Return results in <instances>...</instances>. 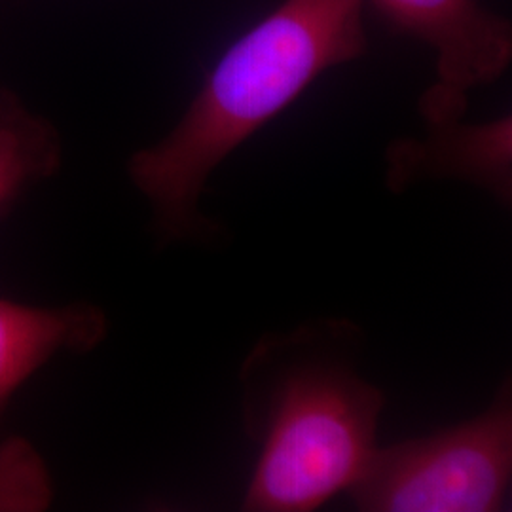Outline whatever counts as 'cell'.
I'll return each mask as SVG.
<instances>
[{
	"mask_svg": "<svg viewBox=\"0 0 512 512\" xmlns=\"http://www.w3.org/2000/svg\"><path fill=\"white\" fill-rule=\"evenodd\" d=\"M363 12L365 0H283L228 46L177 126L129 158L162 243L217 239L200 211L209 177L321 74L366 54Z\"/></svg>",
	"mask_w": 512,
	"mask_h": 512,
	"instance_id": "obj_1",
	"label": "cell"
},
{
	"mask_svg": "<svg viewBox=\"0 0 512 512\" xmlns=\"http://www.w3.org/2000/svg\"><path fill=\"white\" fill-rule=\"evenodd\" d=\"M363 330L321 319L266 334L245 357L243 425L258 459L243 511L311 512L363 475L385 395L359 372Z\"/></svg>",
	"mask_w": 512,
	"mask_h": 512,
	"instance_id": "obj_2",
	"label": "cell"
},
{
	"mask_svg": "<svg viewBox=\"0 0 512 512\" xmlns=\"http://www.w3.org/2000/svg\"><path fill=\"white\" fill-rule=\"evenodd\" d=\"M512 476V393L507 380L475 418L376 448L348 490L365 512L501 511Z\"/></svg>",
	"mask_w": 512,
	"mask_h": 512,
	"instance_id": "obj_3",
	"label": "cell"
},
{
	"mask_svg": "<svg viewBox=\"0 0 512 512\" xmlns=\"http://www.w3.org/2000/svg\"><path fill=\"white\" fill-rule=\"evenodd\" d=\"M406 35L437 54V82L469 93L495 82L511 65L509 19L486 10L478 0H370Z\"/></svg>",
	"mask_w": 512,
	"mask_h": 512,
	"instance_id": "obj_4",
	"label": "cell"
},
{
	"mask_svg": "<svg viewBox=\"0 0 512 512\" xmlns=\"http://www.w3.org/2000/svg\"><path fill=\"white\" fill-rule=\"evenodd\" d=\"M461 181L512 202L511 114L482 124L463 118L425 122L420 139H397L385 150V184L401 194L423 181Z\"/></svg>",
	"mask_w": 512,
	"mask_h": 512,
	"instance_id": "obj_5",
	"label": "cell"
},
{
	"mask_svg": "<svg viewBox=\"0 0 512 512\" xmlns=\"http://www.w3.org/2000/svg\"><path fill=\"white\" fill-rule=\"evenodd\" d=\"M107 334V313L88 302L33 306L0 298V416L42 366L61 353H90Z\"/></svg>",
	"mask_w": 512,
	"mask_h": 512,
	"instance_id": "obj_6",
	"label": "cell"
},
{
	"mask_svg": "<svg viewBox=\"0 0 512 512\" xmlns=\"http://www.w3.org/2000/svg\"><path fill=\"white\" fill-rule=\"evenodd\" d=\"M63 145L52 122L0 86V213L29 186L61 167Z\"/></svg>",
	"mask_w": 512,
	"mask_h": 512,
	"instance_id": "obj_7",
	"label": "cell"
},
{
	"mask_svg": "<svg viewBox=\"0 0 512 512\" xmlns=\"http://www.w3.org/2000/svg\"><path fill=\"white\" fill-rule=\"evenodd\" d=\"M54 476L31 440H0V512H44L54 503Z\"/></svg>",
	"mask_w": 512,
	"mask_h": 512,
	"instance_id": "obj_8",
	"label": "cell"
}]
</instances>
